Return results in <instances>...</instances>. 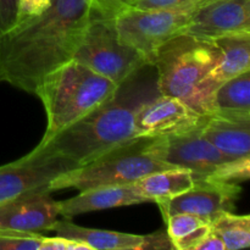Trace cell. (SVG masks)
Listing matches in <instances>:
<instances>
[{"instance_id":"8","label":"cell","mask_w":250,"mask_h":250,"mask_svg":"<svg viewBox=\"0 0 250 250\" xmlns=\"http://www.w3.org/2000/svg\"><path fill=\"white\" fill-rule=\"evenodd\" d=\"M204 0L187 6L167 10H138L128 7L114 17L117 36L122 43L141 53L153 65L156 51L183 33L193 14Z\"/></svg>"},{"instance_id":"12","label":"cell","mask_w":250,"mask_h":250,"mask_svg":"<svg viewBox=\"0 0 250 250\" xmlns=\"http://www.w3.org/2000/svg\"><path fill=\"white\" fill-rule=\"evenodd\" d=\"M49 188L33 189L0 203V229L22 233L53 231L60 216Z\"/></svg>"},{"instance_id":"4","label":"cell","mask_w":250,"mask_h":250,"mask_svg":"<svg viewBox=\"0 0 250 250\" xmlns=\"http://www.w3.org/2000/svg\"><path fill=\"white\" fill-rule=\"evenodd\" d=\"M117 87L73 59L49 72L33 94L41 99L48 120L41 143L106 102Z\"/></svg>"},{"instance_id":"20","label":"cell","mask_w":250,"mask_h":250,"mask_svg":"<svg viewBox=\"0 0 250 250\" xmlns=\"http://www.w3.org/2000/svg\"><path fill=\"white\" fill-rule=\"evenodd\" d=\"M210 229L222 239L225 250H237L250 246V216L227 211L210 224Z\"/></svg>"},{"instance_id":"27","label":"cell","mask_w":250,"mask_h":250,"mask_svg":"<svg viewBox=\"0 0 250 250\" xmlns=\"http://www.w3.org/2000/svg\"><path fill=\"white\" fill-rule=\"evenodd\" d=\"M41 250H90L89 247L85 244L80 243L77 241L65 238V237L56 236L50 238V237H44L42 242Z\"/></svg>"},{"instance_id":"9","label":"cell","mask_w":250,"mask_h":250,"mask_svg":"<svg viewBox=\"0 0 250 250\" xmlns=\"http://www.w3.org/2000/svg\"><path fill=\"white\" fill-rule=\"evenodd\" d=\"M76 167L80 166L68 159L34 148L23 158L0 166V203L28 190L49 188L54 178Z\"/></svg>"},{"instance_id":"22","label":"cell","mask_w":250,"mask_h":250,"mask_svg":"<svg viewBox=\"0 0 250 250\" xmlns=\"http://www.w3.org/2000/svg\"><path fill=\"white\" fill-rule=\"evenodd\" d=\"M44 236L0 229V250H41Z\"/></svg>"},{"instance_id":"16","label":"cell","mask_w":250,"mask_h":250,"mask_svg":"<svg viewBox=\"0 0 250 250\" xmlns=\"http://www.w3.org/2000/svg\"><path fill=\"white\" fill-rule=\"evenodd\" d=\"M53 231L56 236L85 244L90 250H144L146 248V236L88 229L75 225L68 219L62 221L58 220Z\"/></svg>"},{"instance_id":"6","label":"cell","mask_w":250,"mask_h":250,"mask_svg":"<svg viewBox=\"0 0 250 250\" xmlns=\"http://www.w3.org/2000/svg\"><path fill=\"white\" fill-rule=\"evenodd\" d=\"M202 127L175 136L151 138L149 154L175 168H185L195 180L242 182L250 177V158L234 159L215 148L204 136Z\"/></svg>"},{"instance_id":"17","label":"cell","mask_w":250,"mask_h":250,"mask_svg":"<svg viewBox=\"0 0 250 250\" xmlns=\"http://www.w3.org/2000/svg\"><path fill=\"white\" fill-rule=\"evenodd\" d=\"M214 43L220 49V59L210 75L215 87L250 71V33L221 37L215 39Z\"/></svg>"},{"instance_id":"7","label":"cell","mask_w":250,"mask_h":250,"mask_svg":"<svg viewBox=\"0 0 250 250\" xmlns=\"http://www.w3.org/2000/svg\"><path fill=\"white\" fill-rule=\"evenodd\" d=\"M73 60L116 84L149 65L141 53L120 41L114 19L97 16H93L88 23Z\"/></svg>"},{"instance_id":"19","label":"cell","mask_w":250,"mask_h":250,"mask_svg":"<svg viewBox=\"0 0 250 250\" xmlns=\"http://www.w3.org/2000/svg\"><path fill=\"white\" fill-rule=\"evenodd\" d=\"M211 114L250 119V71L225 81L215 89Z\"/></svg>"},{"instance_id":"24","label":"cell","mask_w":250,"mask_h":250,"mask_svg":"<svg viewBox=\"0 0 250 250\" xmlns=\"http://www.w3.org/2000/svg\"><path fill=\"white\" fill-rule=\"evenodd\" d=\"M93 16L103 19H114L122 11L131 7L133 0H90Z\"/></svg>"},{"instance_id":"11","label":"cell","mask_w":250,"mask_h":250,"mask_svg":"<svg viewBox=\"0 0 250 250\" xmlns=\"http://www.w3.org/2000/svg\"><path fill=\"white\" fill-rule=\"evenodd\" d=\"M208 117L177 98L159 94L137 111L134 129L146 138L175 136L203 126Z\"/></svg>"},{"instance_id":"30","label":"cell","mask_w":250,"mask_h":250,"mask_svg":"<svg viewBox=\"0 0 250 250\" xmlns=\"http://www.w3.org/2000/svg\"><path fill=\"white\" fill-rule=\"evenodd\" d=\"M195 250H225V246L222 239L210 229L209 233L198 244Z\"/></svg>"},{"instance_id":"15","label":"cell","mask_w":250,"mask_h":250,"mask_svg":"<svg viewBox=\"0 0 250 250\" xmlns=\"http://www.w3.org/2000/svg\"><path fill=\"white\" fill-rule=\"evenodd\" d=\"M203 136L225 155L250 158V119L211 114L202 127Z\"/></svg>"},{"instance_id":"10","label":"cell","mask_w":250,"mask_h":250,"mask_svg":"<svg viewBox=\"0 0 250 250\" xmlns=\"http://www.w3.org/2000/svg\"><path fill=\"white\" fill-rule=\"evenodd\" d=\"M242 188L238 183L221 180H195L194 185L182 194L159 203L164 221L173 214H193L209 220L233 211Z\"/></svg>"},{"instance_id":"26","label":"cell","mask_w":250,"mask_h":250,"mask_svg":"<svg viewBox=\"0 0 250 250\" xmlns=\"http://www.w3.org/2000/svg\"><path fill=\"white\" fill-rule=\"evenodd\" d=\"M17 1L19 0H0V36L14 28L16 22Z\"/></svg>"},{"instance_id":"5","label":"cell","mask_w":250,"mask_h":250,"mask_svg":"<svg viewBox=\"0 0 250 250\" xmlns=\"http://www.w3.org/2000/svg\"><path fill=\"white\" fill-rule=\"evenodd\" d=\"M150 139L138 137L115 146L95 160L59 175L49 185V189L55 192L75 188L82 192L106 186L132 185L149 173L175 168L149 154L146 146Z\"/></svg>"},{"instance_id":"21","label":"cell","mask_w":250,"mask_h":250,"mask_svg":"<svg viewBox=\"0 0 250 250\" xmlns=\"http://www.w3.org/2000/svg\"><path fill=\"white\" fill-rule=\"evenodd\" d=\"M171 242H176L199 227L210 225L209 220L193 214H173L165 221Z\"/></svg>"},{"instance_id":"25","label":"cell","mask_w":250,"mask_h":250,"mask_svg":"<svg viewBox=\"0 0 250 250\" xmlns=\"http://www.w3.org/2000/svg\"><path fill=\"white\" fill-rule=\"evenodd\" d=\"M202 0H133L131 7L138 10H167L187 6Z\"/></svg>"},{"instance_id":"18","label":"cell","mask_w":250,"mask_h":250,"mask_svg":"<svg viewBox=\"0 0 250 250\" xmlns=\"http://www.w3.org/2000/svg\"><path fill=\"white\" fill-rule=\"evenodd\" d=\"M194 185L193 175L185 168H167L149 173L133 183L139 195L156 204L182 194Z\"/></svg>"},{"instance_id":"28","label":"cell","mask_w":250,"mask_h":250,"mask_svg":"<svg viewBox=\"0 0 250 250\" xmlns=\"http://www.w3.org/2000/svg\"><path fill=\"white\" fill-rule=\"evenodd\" d=\"M210 231V225H205V226L199 227V229H194L190 233L186 234L183 236L182 238H180L178 241L173 242L172 246L173 249L177 250H195V248L198 247V244L205 238L208 233Z\"/></svg>"},{"instance_id":"1","label":"cell","mask_w":250,"mask_h":250,"mask_svg":"<svg viewBox=\"0 0 250 250\" xmlns=\"http://www.w3.org/2000/svg\"><path fill=\"white\" fill-rule=\"evenodd\" d=\"M93 17L90 0H51L37 19L0 36V83L34 94L42 80L72 60Z\"/></svg>"},{"instance_id":"3","label":"cell","mask_w":250,"mask_h":250,"mask_svg":"<svg viewBox=\"0 0 250 250\" xmlns=\"http://www.w3.org/2000/svg\"><path fill=\"white\" fill-rule=\"evenodd\" d=\"M220 59L211 41L180 34L156 51L153 66L160 94L177 98L202 115L212 111L215 87L210 75Z\"/></svg>"},{"instance_id":"13","label":"cell","mask_w":250,"mask_h":250,"mask_svg":"<svg viewBox=\"0 0 250 250\" xmlns=\"http://www.w3.org/2000/svg\"><path fill=\"white\" fill-rule=\"evenodd\" d=\"M250 33V0H204L182 34L211 41Z\"/></svg>"},{"instance_id":"2","label":"cell","mask_w":250,"mask_h":250,"mask_svg":"<svg viewBox=\"0 0 250 250\" xmlns=\"http://www.w3.org/2000/svg\"><path fill=\"white\" fill-rule=\"evenodd\" d=\"M153 70V65L139 68L120 83L106 102L46 142H39L36 148L82 166L115 146L138 138L134 129L137 111L160 94L156 71Z\"/></svg>"},{"instance_id":"29","label":"cell","mask_w":250,"mask_h":250,"mask_svg":"<svg viewBox=\"0 0 250 250\" xmlns=\"http://www.w3.org/2000/svg\"><path fill=\"white\" fill-rule=\"evenodd\" d=\"M146 249H173L172 242H171L170 237H168L167 232L163 233V232H156L153 234H146Z\"/></svg>"},{"instance_id":"14","label":"cell","mask_w":250,"mask_h":250,"mask_svg":"<svg viewBox=\"0 0 250 250\" xmlns=\"http://www.w3.org/2000/svg\"><path fill=\"white\" fill-rule=\"evenodd\" d=\"M143 203L148 202L138 194L132 183V185L106 186V187L82 190L76 197L59 202V209H60V216L71 219L85 212L143 204Z\"/></svg>"},{"instance_id":"23","label":"cell","mask_w":250,"mask_h":250,"mask_svg":"<svg viewBox=\"0 0 250 250\" xmlns=\"http://www.w3.org/2000/svg\"><path fill=\"white\" fill-rule=\"evenodd\" d=\"M51 0H19L15 27H21L41 16L49 6Z\"/></svg>"}]
</instances>
